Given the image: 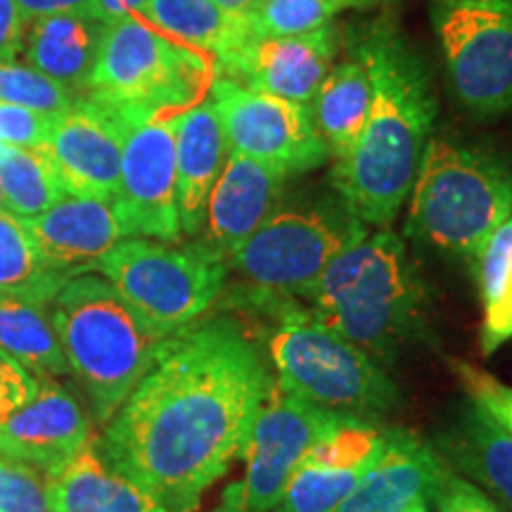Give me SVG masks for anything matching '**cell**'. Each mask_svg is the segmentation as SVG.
Here are the masks:
<instances>
[{
	"mask_svg": "<svg viewBox=\"0 0 512 512\" xmlns=\"http://www.w3.org/2000/svg\"><path fill=\"white\" fill-rule=\"evenodd\" d=\"M271 380L238 318L202 316L166 339L95 446L166 512H192L242 458Z\"/></svg>",
	"mask_w": 512,
	"mask_h": 512,
	"instance_id": "6da1fadb",
	"label": "cell"
},
{
	"mask_svg": "<svg viewBox=\"0 0 512 512\" xmlns=\"http://www.w3.org/2000/svg\"><path fill=\"white\" fill-rule=\"evenodd\" d=\"M373 102L356 143L335 159L330 188L366 226L392 228L411 195L437 119L430 72L396 24L377 19L356 36Z\"/></svg>",
	"mask_w": 512,
	"mask_h": 512,
	"instance_id": "7a4b0ae2",
	"label": "cell"
},
{
	"mask_svg": "<svg viewBox=\"0 0 512 512\" xmlns=\"http://www.w3.org/2000/svg\"><path fill=\"white\" fill-rule=\"evenodd\" d=\"M309 313L380 366L425 335V283L392 228H377L325 268L306 297Z\"/></svg>",
	"mask_w": 512,
	"mask_h": 512,
	"instance_id": "3957f363",
	"label": "cell"
},
{
	"mask_svg": "<svg viewBox=\"0 0 512 512\" xmlns=\"http://www.w3.org/2000/svg\"><path fill=\"white\" fill-rule=\"evenodd\" d=\"M368 233L332 188L285 192L226 264L242 285L238 306L268 313L283 302L306 299L325 268Z\"/></svg>",
	"mask_w": 512,
	"mask_h": 512,
	"instance_id": "277c9868",
	"label": "cell"
},
{
	"mask_svg": "<svg viewBox=\"0 0 512 512\" xmlns=\"http://www.w3.org/2000/svg\"><path fill=\"white\" fill-rule=\"evenodd\" d=\"M50 320L72 373L105 427L150 373L166 339L100 275H74L53 299Z\"/></svg>",
	"mask_w": 512,
	"mask_h": 512,
	"instance_id": "5b68a950",
	"label": "cell"
},
{
	"mask_svg": "<svg viewBox=\"0 0 512 512\" xmlns=\"http://www.w3.org/2000/svg\"><path fill=\"white\" fill-rule=\"evenodd\" d=\"M216 64L140 17L105 27L83 95L102 102L128 126L171 121L209 98Z\"/></svg>",
	"mask_w": 512,
	"mask_h": 512,
	"instance_id": "8992f818",
	"label": "cell"
},
{
	"mask_svg": "<svg viewBox=\"0 0 512 512\" xmlns=\"http://www.w3.org/2000/svg\"><path fill=\"white\" fill-rule=\"evenodd\" d=\"M408 197V238L472 261L512 216V166L484 147L432 138Z\"/></svg>",
	"mask_w": 512,
	"mask_h": 512,
	"instance_id": "52a82bcc",
	"label": "cell"
},
{
	"mask_svg": "<svg viewBox=\"0 0 512 512\" xmlns=\"http://www.w3.org/2000/svg\"><path fill=\"white\" fill-rule=\"evenodd\" d=\"M266 351L275 380L313 406L342 418L375 422L401 403L384 368L354 342L325 328L304 306L285 302L273 313Z\"/></svg>",
	"mask_w": 512,
	"mask_h": 512,
	"instance_id": "ba28073f",
	"label": "cell"
},
{
	"mask_svg": "<svg viewBox=\"0 0 512 512\" xmlns=\"http://www.w3.org/2000/svg\"><path fill=\"white\" fill-rule=\"evenodd\" d=\"M91 271L164 337L200 320L219 302L228 280V268L192 242L178 247L150 238H124Z\"/></svg>",
	"mask_w": 512,
	"mask_h": 512,
	"instance_id": "9c48e42d",
	"label": "cell"
},
{
	"mask_svg": "<svg viewBox=\"0 0 512 512\" xmlns=\"http://www.w3.org/2000/svg\"><path fill=\"white\" fill-rule=\"evenodd\" d=\"M453 95L477 119L512 112V0H430Z\"/></svg>",
	"mask_w": 512,
	"mask_h": 512,
	"instance_id": "30bf717a",
	"label": "cell"
},
{
	"mask_svg": "<svg viewBox=\"0 0 512 512\" xmlns=\"http://www.w3.org/2000/svg\"><path fill=\"white\" fill-rule=\"evenodd\" d=\"M347 420L304 401L273 375L264 406L256 415L242 451L247 463L245 477L223 491V501L256 512L273 510L290 482L294 467L302 463L320 439L328 437Z\"/></svg>",
	"mask_w": 512,
	"mask_h": 512,
	"instance_id": "8fae6325",
	"label": "cell"
},
{
	"mask_svg": "<svg viewBox=\"0 0 512 512\" xmlns=\"http://www.w3.org/2000/svg\"><path fill=\"white\" fill-rule=\"evenodd\" d=\"M209 100L235 155L275 166L290 178L330 159L309 105L252 91L223 76H216Z\"/></svg>",
	"mask_w": 512,
	"mask_h": 512,
	"instance_id": "7c38bea8",
	"label": "cell"
},
{
	"mask_svg": "<svg viewBox=\"0 0 512 512\" xmlns=\"http://www.w3.org/2000/svg\"><path fill=\"white\" fill-rule=\"evenodd\" d=\"M126 238H183L176 190L174 119L128 128L119 188L112 200Z\"/></svg>",
	"mask_w": 512,
	"mask_h": 512,
	"instance_id": "4fadbf2b",
	"label": "cell"
},
{
	"mask_svg": "<svg viewBox=\"0 0 512 512\" xmlns=\"http://www.w3.org/2000/svg\"><path fill=\"white\" fill-rule=\"evenodd\" d=\"M128 128L124 117L110 107L79 95L69 110L53 119L41 150L53 159L69 195L112 202Z\"/></svg>",
	"mask_w": 512,
	"mask_h": 512,
	"instance_id": "5bb4252c",
	"label": "cell"
},
{
	"mask_svg": "<svg viewBox=\"0 0 512 512\" xmlns=\"http://www.w3.org/2000/svg\"><path fill=\"white\" fill-rule=\"evenodd\" d=\"M389 427L347 420L294 467L271 512H335L387 446Z\"/></svg>",
	"mask_w": 512,
	"mask_h": 512,
	"instance_id": "9a60e30c",
	"label": "cell"
},
{
	"mask_svg": "<svg viewBox=\"0 0 512 512\" xmlns=\"http://www.w3.org/2000/svg\"><path fill=\"white\" fill-rule=\"evenodd\" d=\"M287 181L290 176L285 171L230 152L211 188L202 228L192 245L226 266L283 200Z\"/></svg>",
	"mask_w": 512,
	"mask_h": 512,
	"instance_id": "2e32d148",
	"label": "cell"
},
{
	"mask_svg": "<svg viewBox=\"0 0 512 512\" xmlns=\"http://www.w3.org/2000/svg\"><path fill=\"white\" fill-rule=\"evenodd\" d=\"M342 36L335 24L297 36L256 34L221 76L252 91L311 105L337 62Z\"/></svg>",
	"mask_w": 512,
	"mask_h": 512,
	"instance_id": "e0dca14e",
	"label": "cell"
},
{
	"mask_svg": "<svg viewBox=\"0 0 512 512\" xmlns=\"http://www.w3.org/2000/svg\"><path fill=\"white\" fill-rule=\"evenodd\" d=\"M91 441V422L53 377H41L34 399L0 422V458L43 475L69 463Z\"/></svg>",
	"mask_w": 512,
	"mask_h": 512,
	"instance_id": "ac0fdd59",
	"label": "cell"
},
{
	"mask_svg": "<svg viewBox=\"0 0 512 512\" xmlns=\"http://www.w3.org/2000/svg\"><path fill=\"white\" fill-rule=\"evenodd\" d=\"M446 470L448 465L427 441L389 427L382 456L335 512H406L413 503L434 498Z\"/></svg>",
	"mask_w": 512,
	"mask_h": 512,
	"instance_id": "d6986e66",
	"label": "cell"
},
{
	"mask_svg": "<svg viewBox=\"0 0 512 512\" xmlns=\"http://www.w3.org/2000/svg\"><path fill=\"white\" fill-rule=\"evenodd\" d=\"M43 259L69 278L91 271L95 261L126 238L112 202L67 195L53 207L22 219Z\"/></svg>",
	"mask_w": 512,
	"mask_h": 512,
	"instance_id": "ffe728a7",
	"label": "cell"
},
{
	"mask_svg": "<svg viewBox=\"0 0 512 512\" xmlns=\"http://www.w3.org/2000/svg\"><path fill=\"white\" fill-rule=\"evenodd\" d=\"M174 136L178 216L183 235L195 238L202 228L211 188L230 155L214 102L207 98L176 117Z\"/></svg>",
	"mask_w": 512,
	"mask_h": 512,
	"instance_id": "44dd1931",
	"label": "cell"
},
{
	"mask_svg": "<svg viewBox=\"0 0 512 512\" xmlns=\"http://www.w3.org/2000/svg\"><path fill=\"white\" fill-rule=\"evenodd\" d=\"M441 460L512 512V437L467 403L437 437Z\"/></svg>",
	"mask_w": 512,
	"mask_h": 512,
	"instance_id": "7402d4cb",
	"label": "cell"
},
{
	"mask_svg": "<svg viewBox=\"0 0 512 512\" xmlns=\"http://www.w3.org/2000/svg\"><path fill=\"white\" fill-rule=\"evenodd\" d=\"M46 494L50 512H166L100 456L95 439L46 475Z\"/></svg>",
	"mask_w": 512,
	"mask_h": 512,
	"instance_id": "603a6c76",
	"label": "cell"
},
{
	"mask_svg": "<svg viewBox=\"0 0 512 512\" xmlns=\"http://www.w3.org/2000/svg\"><path fill=\"white\" fill-rule=\"evenodd\" d=\"M147 24L216 64V76L256 36L249 17L233 15L211 0H150L138 15Z\"/></svg>",
	"mask_w": 512,
	"mask_h": 512,
	"instance_id": "cb8c5ba5",
	"label": "cell"
},
{
	"mask_svg": "<svg viewBox=\"0 0 512 512\" xmlns=\"http://www.w3.org/2000/svg\"><path fill=\"white\" fill-rule=\"evenodd\" d=\"M105 24L88 15H53L29 22L24 62L83 95L98 57Z\"/></svg>",
	"mask_w": 512,
	"mask_h": 512,
	"instance_id": "d4e9b609",
	"label": "cell"
},
{
	"mask_svg": "<svg viewBox=\"0 0 512 512\" xmlns=\"http://www.w3.org/2000/svg\"><path fill=\"white\" fill-rule=\"evenodd\" d=\"M370 102H373V79H370L368 62L361 50L351 46V55L332 64L309 105L332 162L354 147L368 119Z\"/></svg>",
	"mask_w": 512,
	"mask_h": 512,
	"instance_id": "484cf974",
	"label": "cell"
},
{
	"mask_svg": "<svg viewBox=\"0 0 512 512\" xmlns=\"http://www.w3.org/2000/svg\"><path fill=\"white\" fill-rule=\"evenodd\" d=\"M0 349L38 377L69 373L50 313L27 299L0 294Z\"/></svg>",
	"mask_w": 512,
	"mask_h": 512,
	"instance_id": "4316f807",
	"label": "cell"
},
{
	"mask_svg": "<svg viewBox=\"0 0 512 512\" xmlns=\"http://www.w3.org/2000/svg\"><path fill=\"white\" fill-rule=\"evenodd\" d=\"M72 280L43 259L19 216L0 211V294L48 306Z\"/></svg>",
	"mask_w": 512,
	"mask_h": 512,
	"instance_id": "83f0119b",
	"label": "cell"
},
{
	"mask_svg": "<svg viewBox=\"0 0 512 512\" xmlns=\"http://www.w3.org/2000/svg\"><path fill=\"white\" fill-rule=\"evenodd\" d=\"M0 190L5 211L19 219H34L69 195L46 150L10 145L0 147Z\"/></svg>",
	"mask_w": 512,
	"mask_h": 512,
	"instance_id": "f1b7e54d",
	"label": "cell"
},
{
	"mask_svg": "<svg viewBox=\"0 0 512 512\" xmlns=\"http://www.w3.org/2000/svg\"><path fill=\"white\" fill-rule=\"evenodd\" d=\"M384 0H259L249 22L259 36H297L328 27L349 10H370Z\"/></svg>",
	"mask_w": 512,
	"mask_h": 512,
	"instance_id": "f546056e",
	"label": "cell"
},
{
	"mask_svg": "<svg viewBox=\"0 0 512 512\" xmlns=\"http://www.w3.org/2000/svg\"><path fill=\"white\" fill-rule=\"evenodd\" d=\"M79 98L60 81L50 79L27 62H0V102L57 117Z\"/></svg>",
	"mask_w": 512,
	"mask_h": 512,
	"instance_id": "4dcf8cb0",
	"label": "cell"
},
{
	"mask_svg": "<svg viewBox=\"0 0 512 512\" xmlns=\"http://www.w3.org/2000/svg\"><path fill=\"white\" fill-rule=\"evenodd\" d=\"M448 366H451L453 375L458 377L465 394L470 396L472 406H477L484 415H489L503 432H508L512 437V387L496 380L486 370L472 366L467 361H458V358H451Z\"/></svg>",
	"mask_w": 512,
	"mask_h": 512,
	"instance_id": "1f68e13d",
	"label": "cell"
},
{
	"mask_svg": "<svg viewBox=\"0 0 512 512\" xmlns=\"http://www.w3.org/2000/svg\"><path fill=\"white\" fill-rule=\"evenodd\" d=\"M470 264L482 304L489 306L501 294L505 278H508L512 268V216L486 238L479 252L472 256Z\"/></svg>",
	"mask_w": 512,
	"mask_h": 512,
	"instance_id": "d6a6232c",
	"label": "cell"
},
{
	"mask_svg": "<svg viewBox=\"0 0 512 512\" xmlns=\"http://www.w3.org/2000/svg\"><path fill=\"white\" fill-rule=\"evenodd\" d=\"M0 512H50L38 470L0 458Z\"/></svg>",
	"mask_w": 512,
	"mask_h": 512,
	"instance_id": "836d02e7",
	"label": "cell"
},
{
	"mask_svg": "<svg viewBox=\"0 0 512 512\" xmlns=\"http://www.w3.org/2000/svg\"><path fill=\"white\" fill-rule=\"evenodd\" d=\"M53 119L27 107L0 102V145L41 150L48 140Z\"/></svg>",
	"mask_w": 512,
	"mask_h": 512,
	"instance_id": "e575fe53",
	"label": "cell"
},
{
	"mask_svg": "<svg viewBox=\"0 0 512 512\" xmlns=\"http://www.w3.org/2000/svg\"><path fill=\"white\" fill-rule=\"evenodd\" d=\"M434 503L439 512H503L494 498L484 494L470 479L456 475L451 467L434 491Z\"/></svg>",
	"mask_w": 512,
	"mask_h": 512,
	"instance_id": "d590c367",
	"label": "cell"
},
{
	"mask_svg": "<svg viewBox=\"0 0 512 512\" xmlns=\"http://www.w3.org/2000/svg\"><path fill=\"white\" fill-rule=\"evenodd\" d=\"M41 380L0 349V422L34 399Z\"/></svg>",
	"mask_w": 512,
	"mask_h": 512,
	"instance_id": "8d00e7d4",
	"label": "cell"
},
{
	"mask_svg": "<svg viewBox=\"0 0 512 512\" xmlns=\"http://www.w3.org/2000/svg\"><path fill=\"white\" fill-rule=\"evenodd\" d=\"M512 339V268L505 278V285L498 297L489 306H484V325H482V351L484 356L494 354L498 347Z\"/></svg>",
	"mask_w": 512,
	"mask_h": 512,
	"instance_id": "74e56055",
	"label": "cell"
},
{
	"mask_svg": "<svg viewBox=\"0 0 512 512\" xmlns=\"http://www.w3.org/2000/svg\"><path fill=\"white\" fill-rule=\"evenodd\" d=\"M29 19L15 0H0V62H12L22 55Z\"/></svg>",
	"mask_w": 512,
	"mask_h": 512,
	"instance_id": "f35d334b",
	"label": "cell"
},
{
	"mask_svg": "<svg viewBox=\"0 0 512 512\" xmlns=\"http://www.w3.org/2000/svg\"><path fill=\"white\" fill-rule=\"evenodd\" d=\"M29 22L53 15H88L93 17V0H15ZM95 19V17H93Z\"/></svg>",
	"mask_w": 512,
	"mask_h": 512,
	"instance_id": "ab89813d",
	"label": "cell"
},
{
	"mask_svg": "<svg viewBox=\"0 0 512 512\" xmlns=\"http://www.w3.org/2000/svg\"><path fill=\"white\" fill-rule=\"evenodd\" d=\"M150 0H93V17L110 27L121 19L138 17Z\"/></svg>",
	"mask_w": 512,
	"mask_h": 512,
	"instance_id": "60d3db41",
	"label": "cell"
},
{
	"mask_svg": "<svg viewBox=\"0 0 512 512\" xmlns=\"http://www.w3.org/2000/svg\"><path fill=\"white\" fill-rule=\"evenodd\" d=\"M211 3H216L223 10L233 12V15L249 17L254 12L256 5H259V0H211Z\"/></svg>",
	"mask_w": 512,
	"mask_h": 512,
	"instance_id": "b9f144b4",
	"label": "cell"
},
{
	"mask_svg": "<svg viewBox=\"0 0 512 512\" xmlns=\"http://www.w3.org/2000/svg\"><path fill=\"white\" fill-rule=\"evenodd\" d=\"M214 512H256V510H249V508H242V505L221 501V505H219V508H216Z\"/></svg>",
	"mask_w": 512,
	"mask_h": 512,
	"instance_id": "7bdbcfd3",
	"label": "cell"
},
{
	"mask_svg": "<svg viewBox=\"0 0 512 512\" xmlns=\"http://www.w3.org/2000/svg\"><path fill=\"white\" fill-rule=\"evenodd\" d=\"M406 512H430V508H427V501H418V503H413Z\"/></svg>",
	"mask_w": 512,
	"mask_h": 512,
	"instance_id": "ee69618b",
	"label": "cell"
},
{
	"mask_svg": "<svg viewBox=\"0 0 512 512\" xmlns=\"http://www.w3.org/2000/svg\"><path fill=\"white\" fill-rule=\"evenodd\" d=\"M0 211H5V200H3V190H0Z\"/></svg>",
	"mask_w": 512,
	"mask_h": 512,
	"instance_id": "f6af8a7d",
	"label": "cell"
},
{
	"mask_svg": "<svg viewBox=\"0 0 512 512\" xmlns=\"http://www.w3.org/2000/svg\"><path fill=\"white\" fill-rule=\"evenodd\" d=\"M0 147H3V145H0Z\"/></svg>",
	"mask_w": 512,
	"mask_h": 512,
	"instance_id": "bcb514c9",
	"label": "cell"
}]
</instances>
